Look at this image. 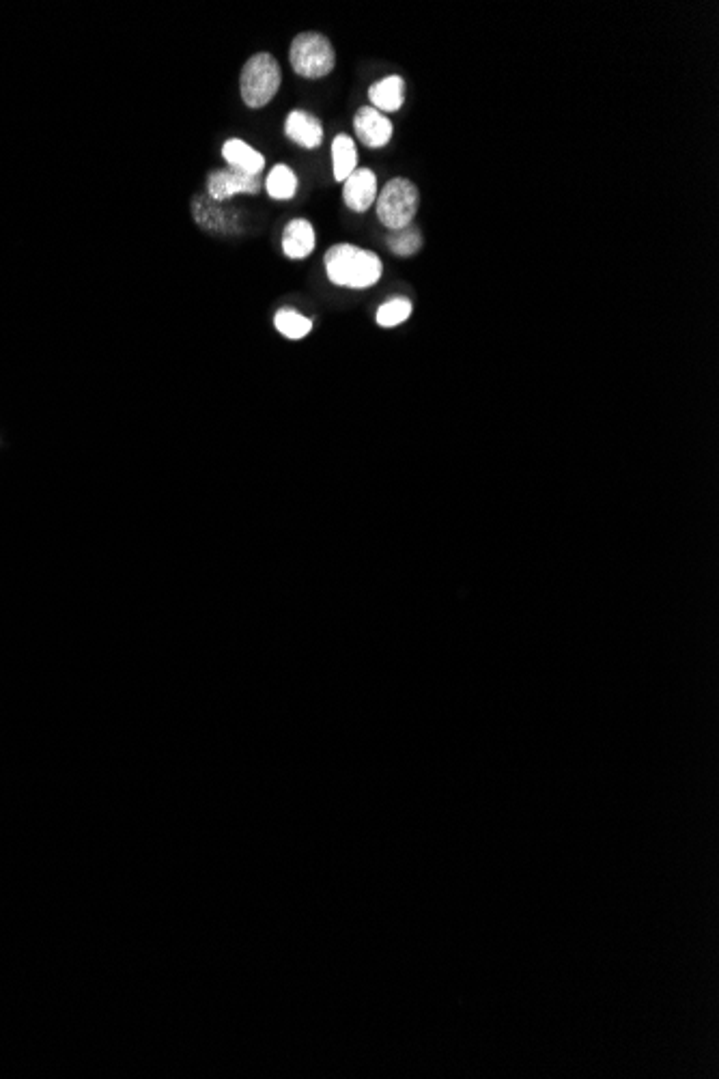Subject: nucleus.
Wrapping results in <instances>:
<instances>
[{
    "label": "nucleus",
    "instance_id": "1",
    "mask_svg": "<svg viewBox=\"0 0 719 1079\" xmlns=\"http://www.w3.org/2000/svg\"><path fill=\"white\" fill-rule=\"evenodd\" d=\"M326 274L336 287L347 289H369L384 274V263L375 252L354 246V244H334L323 255Z\"/></svg>",
    "mask_w": 719,
    "mask_h": 1079
},
{
    "label": "nucleus",
    "instance_id": "2",
    "mask_svg": "<svg viewBox=\"0 0 719 1079\" xmlns=\"http://www.w3.org/2000/svg\"><path fill=\"white\" fill-rule=\"evenodd\" d=\"M283 82V69L272 54L259 52L246 61L239 74V93L248 108H263L270 104Z\"/></svg>",
    "mask_w": 719,
    "mask_h": 1079
},
{
    "label": "nucleus",
    "instance_id": "3",
    "mask_svg": "<svg viewBox=\"0 0 719 1079\" xmlns=\"http://www.w3.org/2000/svg\"><path fill=\"white\" fill-rule=\"evenodd\" d=\"M377 218L390 231L410 227L420 207V192L414 181L394 177L377 194Z\"/></svg>",
    "mask_w": 719,
    "mask_h": 1079
},
{
    "label": "nucleus",
    "instance_id": "4",
    "mask_svg": "<svg viewBox=\"0 0 719 1079\" xmlns=\"http://www.w3.org/2000/svg\"><path fill=\"white\" fill-rule=\"evenodd\" d=\"M289 63L295 74L308 80H319L332 74L336 65V52L332 41L326 35L315 31L300 33L291 41Z\"/></svg>",
    "mask_w": 719,
    "mask_h": 1079
},
{
    "label": "nucleus",
    "instance_id": "5",
    "mask_svg": "<svg viewBox=\"0 0 719 1079\" xmlns=\"http://www.w3.org/2000/svg\"><path fill=\"white\" fill-rule=\"evenodd\" d=\"M192 216H194V222L209 233H216V235L242 233V216H239V209L211 201L207 194L194 196Z\"/></svg>",
    "mask_w": 719,
    "mask_h": 1079
},
{
    "label": "nucleus",
    "instance_id": "6",
    "mask_svg": "<svg viewBox=\"0 0 719 1079\" xmlns=\"http://www.w3.org/2000/svg\"><path fill=\"white\" fill-rule=\"evenodd\" d=\"M205 188L211 201L227 203L237 194H257L261 190V181L259 177L244 175L235 168H218L207 175Z\"/></svg>",
    "mask_w": 719,
    "mask_h": 1079
},
{
    "label": "nucleus",
    "instance_id": "7",
    "mask_svg": "<svg viewBox=\"0 0 719 1079\" xmlns=\"http://www.w3.org/2000/svg\"><path fill=\"white\" fill-rule=\"evenodd\" d=\"M356 136L369 149H382L392 138V121L373 106H362L354 117Z\"/></svg>",
    "mask_w": 719,
    "mask_h": 1079
},
{
    "label": "nucleus",
    "instance_id": "8",
    "mask_svg": "<svg viewBox=\"0 0 719 1079\" xmlns=\"http://www.w3.org/2000/svg\"><path fill=\"white\" fill-rule=\"evenodd\" d=\"M377 177L371 168H356L343 181V201L356 214H364L377 201Z\"/></svg>",
    "mask_w": 719,
    "mask_h": 1079
},
{
    "label": "nucleus",
    "instance_id": "9",
    "mask_svg": "<svg viewBox=\"0 0 719 1079\" xmlns=\"http://www.w3.org/2000/svg\"><path fill=\"white\" fill-rule=\"evenodd\" d=\"M285 134L295 145L304 149H317L323 140L321 121L306 110H293L285 121Z\"/></svg>",
    "mask_w": 719,
    "mask_h": 1079
},
{
    "label": "nucleus",
    "instance_id": "10",
    "mask_svg": "<svg viewBox=\"0 0 719 1079\" xmlns=\"http://www.w3.org/2000/svg\"><path fill=\"white\" fill-rule=\"evenodd\" d=\"M222 158L229 162V168H235V171L252 177H259L265 168L263 153L250 147L242 138H229L227 143L222 145Z\"/></svg>",
    "mask_w": 719,
    "mask_h": 1079
},
{
    "label": "nucleus",
    "instance_id": "11",
    "mask_svg": "<svg viewBox=\"0 0 719 1079\" xmlns=\"http://www.w3.org/2000/svg\"><path fill=\"white\" fill-rule=\"evenodd\" d=\"M315 229L304 218L291 220L283 233V252L289 259H306L315 250Z\"/></svg>",
    "mask_w": 719,
    "mask_h": 1079
},
{
    "label": "nucleus",
    "instance_id": "12",
    "mask_svg": "<svg viewBox=\"0 0 719 1079\" xmlns=\"http://www.w3.org/2000/svg\"><path fill=\"white\" fill-rule=\"evenodd\" d=\"M369 100L379 112H397L405 104V80L401 76H386L369 89Z\"/></svg>",
    "mask_w": 719,
    "mask_h": 1079
},
{
    "label": "nucleus",
    "instance_id": "13",
    "mask_svg": "<svg viewBox=\"0 0 719 1079\" xmlns=\"http://www.w3.org/2000/svg\"><path fill=\"white\" fill-rule=\"evenodd\" d=\"M358 168V151H356V143L354 138L347 136V134H338L334 140H332V171H334V179L336 181H343L354 173Z\"/></svg>",
    "mask_w": 719,
    "mask_h": 1079
},
{
    "label": "nucleus",
    "instance_id": "14",
    "mask_svg": "<svg viewBox=\"0 0 719 1079\" xmlns=\"http://www.w3.org/2000/svg\"><path fill=\"white\" fill-rule=\"evenodd\" d=\"M265 188L274 201H287L298 192V175H295L289 166L278 164L272 168V173L267 175Z\"/></svg>",
    "mask_w": 719,
    "mask_h": 1079
},
{
    "label": "nucleus",
    "instance_id": "15",
    "mask_svg": "<svg viewBox=\"0 0 719 1079\" xmlns=\"http://www.w3.org/2000/svg\"><path fill=\"white\" fill-rule=\"evenodd\" d=\"M274 326L278 328L280 334L287 336V339L298 341V339H304V336L313 330V321L304 317L302 313L293 311V308H280L274 317Z\"/></svg>",
    "mask_w": 719,
    "mask_h": 1079
},
{
    "label": "nucleus",
    "instance_id": "16",
    "mask_svg": "<svg viewBox=\"0 0 719 1079\" xmlns=\"http://www.w3.org/2000/svg\"><path fill=\"white\" fill-rule=\"evenodd\" d=\"M386 244L397 257H412L422 248V233L418 227L410 224V227H405V229L390 231L386 237Z\"/></svg>",
    "mask_w": 719,
    "mask_h": 1079
},
{
    "label": "nucleus",
    "instance_id": "17",
    "mask_svg": "<svg viewBox=\"0 0 719 1079\" xmlns=\"http://www.w3.org/2000/svg\"><path fill=\"white\" fill-rule=\"evenodd\" d=\"M410 315H412V302L410 300H407V298H392L384 306H379L375 319L382 328H397V326L405 324V321L410 319Z\"/></svg>",
    "mask_w": 719,
    "mask_h": 1079
}]
</instances>
